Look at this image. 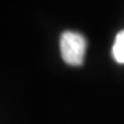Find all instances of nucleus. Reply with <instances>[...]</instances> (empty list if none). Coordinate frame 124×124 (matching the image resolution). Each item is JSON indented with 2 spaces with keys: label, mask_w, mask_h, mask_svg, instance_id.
I'll return each mask as SVG.
<instances>
[{
  "label": "nucleus",
  "mask_w": 124,
  "mask_h": 124,
  "mask_svg": "<svg viewBox=\"0 0 124 124\" xmlns=\"http://www.w3.org/2000/svg\"><path fill=\"white\" fill-rule=\"evenodd\" d=\"M85 46H87V43H85L84 36L76 33V32H63L59 39L62 58L68 65H72V66H79L83 63Z\"/></svg>",
  "instance_id": "f257e3e1"
},
{
  "label": "nucleus",
  "mask_w": 124,
  "mask_h": 124,
  "mask_svg": "<svg viewBox=\"0 0 124 124\" xmlns=\"http://www.w3.org/2000/svg\"><path fill=\"white\" fill-rule=\"evenodd\" d=\"M112 55L116 62L124 65V31L119 32V35L116 36L115 44L112 48Z\"/></svg>",
  "instance_id": "f03ea898"
}]
</instances>
